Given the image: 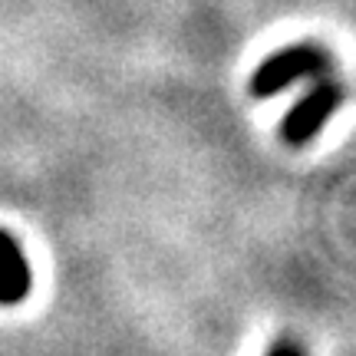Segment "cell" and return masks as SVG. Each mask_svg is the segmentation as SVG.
<instances>
[{
    "instance_id": "obj_3",
    "label": "cell",
    "mask_w": 356,
    "mask_h": 356,
    "mask_svg": "<svg viewBox=\"0 0 356 356\" xmlns=\"http://www.w3.org/2000/svg\"><path fill=\"white\" fill-rule=\"evenodd\" d=\"M30 284H33V274L24 257V248L17 244L10 231L0 228V307H13L26 300Z\"/></svg>"
},
{
    "instance_id": "obj_1",
    "label": "cell",
    "mask_w": 356,
    "mask_h": 356,
    "mask_svg": "<svg viewBox=\"0 0 356 356\" xmlns=\"http://www.w3.org/2000/svg\"><path fill=\"white\" fill-rule=\"evenodd\" d=\"M330 70V56L317 43H293L284 50L270 53L251 76V92L257 99H270L293 86L297 79H317Z\"/></svg>"
},
{
    "instance_id": "obj_2",
    "label": "cell",
    "mask_w": 356,
    "mask_h": 356,
    "mask_svg": "<svg viewBox=\"0 0 356 356\" xmlns=\"http://www.w3.org/2000/svg\"><path fill=\"white\" fill-rule=\"evenodd\" d=\"M343 102V89L333 79H320L317 86L304 92L300 99L291 106V113L280 122V136L287 145H307L320 132V126L337 113V106Z\"/></svg>"
},
{
    "instance_id": "obj_4",
    "label": "cell",
    "mask_w": 356,
    "mask_h": 356,
    "mask_svg": "<svg viewBox=\"0 0 356 356\" xmlns=\"http://www.w3.org/2000/svg\"><path fill=\"white\" fill-rule=\"evenodd\" d=\"M267 356H307V353L300 350V343H293V340H277Z\"/></svg>"
}]
</instances>
